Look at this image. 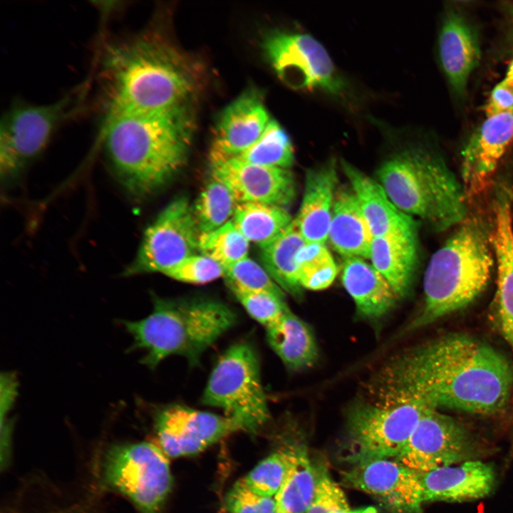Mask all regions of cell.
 Listing matches in <instances>:
<instances>
[{
    "instance_id": "cell-2",
    "label": "cell",
    "mask_w": 513,
    "mask_h": 513,
    "mask_svg": "<svg viewBox=\"0 0 513 513\" xmlns=\"http://www.w3.org/2000/svg\"><path fill=\"white\" fill-rule=\"evenodd\" d=\"M103 131L117 178L131 196L141 198L182 168L192 123L185 105L160 112L107 111Z\"/></svg>"
},
{
    "instance_id": "cell-13",
    "label": "cell",
    "mask_w": 513,
    "mask_h": 513,
    "mask_svg": "<svg viewBox=\"0 0 513 513\" xmlns=\"http://www.w3.org/2000/svg\"><path fill=\"white\" fill-rule=\"evenodd\" d=\"M476 445L471 434L454 418L430 408L395 458L418 473L472 460Z\"/></svg>"
},
{
    "instance_id": "cell-8",
    "label": "cell",
    "mask_w": 513,
    "mask_h": 513,
    "mask_svg": "<svg viewBox=\"0 0 513 513\" xmlns=\"http://www.w3.org/2000/svg\"><path fill=\"white\" fill-rule=\"evenodd\" d=\"M431 407L415 398L353 405L348 414L346 460L353 465L380 458L395 459Z\"/></svg>"
},
{
    "instance_id": "cell-28",
    "label": "cell",
    "mask_w": 513,
    "mask_h": 513,
    "mask_svg": "<svg viewBox=\"0 0 513 513\" xmlns=\"http://www.w3.org/2000/svg\"><path fill=\"white\" fill-rule=\"evenodd\" d=\"M288 468L275 496L277 513H308L317 484V468L309 459L306 445L289 440L284 445Z\"/></svg>"
},
{
    "instance_id": "cell-32",
    "label": "cell",
    "mask_w": 513,
    "mask_h": 513,
    "mask_svg": "<svg viewBox=\"0 0 513 513\" xmlns=\"http://www.w3.org/2000/svg\"><path fill=\"white\" fill-rule=\"evenodd\" d=\"M236 157L254 165L284 169H289L295 159L289 135L274 120H269L259 139Z\"/></svg>"
},
{
    "instance_id": "cell-17",
    "label": "cell",
    "mask_w": 513,
    "mask_h": 513,
    "mask_svg": "<svg viewBox=\"0 0 513 513\" xmlns=\"http://www.w3.org/2000/svg\"><path fill=\"white\" fill-rule=\"evenodd\" d=\"M513 142V112L487 117L462 151L466 195H478L489 185L499 162Z\"/></svg>"
},
{
    "instance_id": "cell-39",
    "label": "cell",
    "mask_w": 513,
    "mask_h": 513,
    "mask_svg": "<svg viewBox=\"0 0 513 513\" xmlns=\"http://www.w3.org/2000/svg\"><path fill=\"white\" fill-rule=\"evenodd\" d=\"M351 507L344 492L323 467L317 468V484L308 513H329L337 509Z\"/></svg>"
},
{
    "instance_id": "cell-40",
    "label": "cell",
    "mask_w": 513,
    "mask_h": 513,
    "mask_svg": "<svg viewBox=\"0 0 513 513\" xmlns=\"http://www.w3.org/2000/svg\"><path fill=\"white\" fill-rule=\"evenodd\" d=\"M225 506L229 513H277L275 497L256 494L237 482L229 490Z\"/></svg>"
},
{
    "instance_id": "cell-31",
    "label": "cell",
    "mask_w": 513,
    "mask_h": 513,
    "mask_svg": "<svg viewBox=\"0 0 513 513\" xmlns=\"http://www.w3.org/2000/svg\"><path fill=\"white\" fill-rule=\"evenodd\" d=\"M237 204L229 190L212 177L192 206L200 234L213 231L229 222Z\"/></svg>"
},
{
    "instance_id": "cell-21",
    "label": "cell",
    "mask_w": 513,
    "mask_h": 513,
    "mask_svg": "<svg viewBox=\"0 0 513 513\" xmlns=\"http://www.w3.org/2000/svg\"><path fill=\"white\" fill-rule=\"evenodd\" d=\"M341 167L373 237L417 234L413 218L397 207L379 182L345 160Z\"/></svg>"
},
{
    "instance_id": "cell-18",
    "label": "cell",
    "mask_w": 513,
    "mask_h": 513,
    "mask_svg": "<svg viewBox=\"0 0 513 513\" xmlns=\"http://www.w3.org/2000/svg\"><path fill=\"white\" fill-rule=\"evenodd\" d=\"M270 119L260 96L246 92L223 110L210 151L211 164L236 157L261 136Z\"/></svg>"
},
{
    "instance_id": "cell-34",
    "label": "cell",
    "mask_w": 513,
    "mask_h": 513,
    "mask_svg": "<svg viewBox=\"0 0 513 513\" xmlns=\"http://www.w3.org/2000/svg\"><path fill=\"white\" fill-rule=\"evenodd\" d=\"M249 244L231 219L218 229L200 234L198 251L225 269L247 257Z\"/></svg>"
},
{
    "instance_id": "cell-41",
    "label": "cell",
    "mask_w": 513,
    "mask_h": 513,
    "mask_svg": "<svg viewBox=\"0 0 513 513\" xmlns=\"http://www.w3.org/2000/svg\"><path fill=\"white\" fill-rule=\"evenodd\" d=\"M486 117L513 112V87L501 81L492 90L485 105Z\"/></svg>"
},
{
    "instance_id": "cell-20",
    "label": "cell",
    "mask_w": 513,
    "mask_h": 513,
    "mask_svg": "<svg viewBox=\"0 0 513 513\" xmlns=\"http://www.w3.org/2000/svg\"><path fill=\"white\" fill-rule=\"evenodd\" d=\"M511 195L502 190L494 204L491 233L497 268V311L502 333L513 351V223Z\"/></svg>"
},
{
    "instance_id": "cell-36",
    "label": "cell",
    "mask_w": 513,
    "mask_h": 513,
    "mask_svg": "<svg viewBox=\"0 0 513 513\" xmlns=\"http://www.w3.org/2000/svg\"><path fill=\"white\" fill-rule=\"evenodd\" d=\"M224 277L229 289L265 291L284 298L282 289L265 269L248 256L225 268Z\"/></svg>"
},
{
    "instance_id": "cell-38",
    "label": "cell",
    "mask_w": 513,
    "mask_h": 513,
    "mask_svg": "<svg viewBox=\"0 0 513 513\" xmlns=\"http://www.w3.org/2000/svg\"><path fill=\"white\" fill-rule=\"evenodd\" d=\"M165 275L182 282L203 284L224 275V269L202 254L190 256L167 271Z\"/></svg>"
},
{
    "instance_id": "cell-4",
    "label": "cell",
    "mask_w": 513,
    "mask_h": 513,
    "mask_svg": "<svg viewBox=\"0 0 513 513\" xmlns=\"http://www.w3.org/2000/svg\"><path fill=\"white\" fill-rule=\"evenodd\" d=\"M237 321L234 310L216 300L155 296L153 309L147 317L122 323L133 337L130 350L143 351L141 363L154 369L172 356L198 364L202 355Z\"/></svg>"
},
{
    "instance_id": "cell-7",
    "label": "cell",
    "mask_w": 513,
    "mask_h": 513,
    "mask_svg": "<svg viewBox=\"0 0 513 513\" xmlns=\"http://www.w3.org/2000/svg\"><path fill=\"white\" fill-rule=\"evenodd\" d=\"M208 406L222 410L240 430L254 433L270 418L257 355L250 344L237 343L219 358L202 397Z\"/></svg>"
},
{
    "instance_id": "cell-42",
    "label": "cell",
    "mask_w": 513,
    "mask_h": 513,
    "mask_svg": "<svg viewBox=\"0 0 513 513\" xmlns=\"http://www.w3.org/2000/svg\"><path fill=\"white\" fill-rule=\"evenodd\" d=\"M329 513H377L376 509L373 507H367L359 509H351V507L337 509Z\"/></svg>"
},
{
    "instance_id": "cell-1",
    "label": "cell",
    "mask_w": 513,
    "mask_h": 513,
    "mask_svg": "<svg viewBox=\"0 0 513 513\" xmlns=\"http://www.w3.org/2000/svg\"><path fill=\"white\" fill-rule=\"evenodd\" d=\"M513 370L496 349L472 336L449 334L403 353L379 375L378 401L415 398L429 405L491 415L507 405Z\"/></svg>"
},
{
    "instance_id": "cell-19",
    "label": "cell",
    "mask_w": 513,
    "mask_h": 513,
    "mask_svg": "<svg viewBox=\"0 0 513 513\" xmlns=\"http://www.w3.org/2000/svg\"><path fill=\"white\" fill-rule=\"evenodd\" d=\"M418 474L423 502L481 499L493 490L496 480L489 464L475 460Z\"/></svg>"
},
{
    "instance_id": "cell-37",
    "label": "cell",
    "mask_w": 513,
    "mask_h": 513,
    "mask_svg": "<svg viewBox=\"0 0 513 513\" xmlns=\"http://www.w3.org/2000/svg\"><path fill=\"white\" fill-rule=\"evenodd\" d=\"M230 290L250 316L265 327L277 320L289 308L284 298L271 293L237 288Z\"/></svg>"
},
{
    "instance_id": "cell-26",
    "label": "cell",
    "mask_w": 513,
    "mask_h": 513,
    "mask_svg": "<svg viewBox=\"0 0 513 513\" xmlns=\"http://www.w3.org/2000/svg\"><path fill=\"white\" fill-rule=\"evenodd\" d=\"M417 234H392L373 238L371 264L386 279L399 296L411 285L418 259Z\"/></svg>"
},
{
    "instance_id": "cell-35",
    "label": "cell",
    "mask_w": 513,
    "mask_h": 513,
    "mask_svg": "<svg viewBox=\"0 0 513 513\" xmlns=\"http://www.w3.org/2000/svg\"><path fill=\"white\" fill-rule=\"evenodd\" d=\"M287 468L288 454L284 447L263 459L237 482L259 495L275 497Z\"/></svg>"
},
{
    "instance_id": "cell-27",
    "label": "cell",
    "mask_w": 513,
    "mask_h": 513,
    "mask_svg": "<svg viewBox=\"0 0 513 513\" xmlns=\"http://www.w3.org/2000/svg\"><path fill=\"white\" fill-rule=\"evenodd\" d=\"M265 328L269 346L289 369L308 368L317 361L318 346L311 329L289 308Z\"/></svg>"
},
{
    "instance_id": "cell-5",
    "label": "cell",
    "mask_w": 513,
    "mask_h": 513,
    "mask_svg": "<svg viewBox=\"0 0 513 513\" xmlns=\"http://www.w3.org/2000/svg\"><path fill=\"white\" fill-rule=\"evenodd\" d=\"M491 234L478 219H465L432 256L425 272V302L413 331L458 311L485 289L493 266Z\"/></svg>"
},
{
    "instance_id": "cell-22",
    "label": "cell",
    "mask_w": 513,
    "mask_h": 513,
    "mask_svg": "<svg viewBox=\"0 0 513 513\" xmlns=\"http://www.w3.org/2000/svg\"><path fill=\"white\" fill-rule=\"evenodd\" d=\"M337 184L333 159L307 170L301 204L294 219L306 242L325 244L328 240Z\"/></svg>"
},
{
    "instance_id": "cell-30",
    "label": "cell",
    "mask_w": 513,
    "mask_h": 513,
    "mask_svg": "<svg viewBox=\"0 0 513 513\" xmlns=\"http://www.w3.org/2000/svg\"><path fill=\"white\" fill-rule=\"evenodd\" d=\"M237 229L261 248L269 244L293 222L285 207L261 203L242 202L232 219Z\"/></svg>"
},
{
    "instance_id": "cell-14",
    "label": "cell",
    "mask_w": 513,
    "mask_h": 513,
    "mask_svg": "<svg viewBox=\"0 0 513 513\" xmlns=\"http://www.w3.org/2000/svg\"><path fill=\"white\" fill-rule=\"evenodd\" d=\"M157 445L168 457L200 453L239 430L225 415L172 405L159 412L155 418Z\"/></svg>"
},
{
    "instance_id": "cell-43",
    "label": "cell",
    "mask_w": 513,
    "mask_h": 513,
    "mask_svg": "<svg viewBox=\"0 0 513 513\" xmlns=\"http://www.w3.org/2000/svg\"><path fill=\"white\" fill-rule=\"evenodd\" d=\"M508 85L513 87V59L509 63L505 76L503 79Z\"/></svg>"
},
{
    "instance_id": "cell-11",
    "label": "cell",
    "mask_w": 513,
    "mask_h": 513,
    "mask_svg": "<svg viewBox=\"0 0 513 513\" xmlns=\"http://www.w3.org/2000/svg\"><path fill=\"white\" fill-rule=\"evenodd\" d=\"M200 232L185 197L172 200L148 225L123 275L165 274L198 250Z\"/></svg>"
},
{
    "instance_id": "cell-6",
    "label": "cell",
    "mask_w": 513,
    "mask_h": 513,
    "mask_svg": "<svg viewBox=\"0 0 513 513\" xmlns=\"http://www.w3.org/2000/svg\"><path fill=\"white\" fill-rule=\"evenodd\" d=\"M378 182L403 212L436 231L462 222L466 193L445 164L421 148L404 149L382 163Z\"/></svg>"
},
{
    "instance_id": "cell-12",
    "label": "cell",
    "mask_w": 513,
    "mask_h": 513,
    "mask_svg": "<svg viewBox=\"0 0 513 513\" xmlns=\"http://www.w3.org/2000/svg\"><path fill=\"white\" fill-rule=\"evenodd\" d=\"M264 51L274 71L295 89H320L340 95L345 84L326 48L307 33L276 31L268 35Z\"/></svg>"
},
{
    "instance_id": "cell-10",
    "label": "cell",
    "mask_w": 513,
    "mask_h": 513,
    "mask_svg": "<svg viewBox=\"0 0 513 513\" xmlns=\"http://www.w3.org/2000/svg\"><path fill=\"white\" fill-rule=\"evenodd\" d=\"M76 97L73 93L46 104L17 103L6 111L0 126L1 179L16 176L44 150L76 108Z\"/></svg>"
},
{
    "instance_id": "cell-9",
    "label": "cell",
    "mask_w": 513,
    "mask_h": 513,
    "mask_svg": "<svg viewBox=\"0 0 513 513\" xmlns=\"http://www.w3.org/2000/svg\"><path fill=\"white\" fill-rule=\"evenodd\" d=\"M101 477L140 513H161L172 484L169 457L150 442L110 447L103 458Z\"/></svg>"
},
{
    "instance_id": "cell-33",
    "label": "cell",
    "mask_w": 513,
    "mask_h": 513,
    "mask_svg": "<svg viewBox=\"0 0 513 513\" xmlns=\"http://www.w3.org/2000/svg\"><path fill=\"white\" fill-rule=\"evenodd\" d=\"M296 262L302 289H325L332 284L338 272L337 264L325 244L306 242L297 252Z\"/></svg>"
},
{
    "instance_id": "cell-3",
    "label": "cell",
    "mask_w": 513,
    "mask_h": 513,
    "mask_svg": "<svg viewBox=\"0 0 513 513\" xmlns=\"http://www.w3.org/2000/svg\"><path fill=\"white\" fill-rule=\"evenodd\" d=\"M102 74L107 111L160 112L185 105L196 83L188 59L155 34L110 46Z\"/></svg>"
},
{
    "instance_id": "cell-16",
    "label": "cell",
    "mask_w": 513,
    "mask_h": 513,
    "mask_svg": "<svg viewBox=\"0 0 513 513\" xmlns=\"http://www.w3.org/2000/svg\"><path fill=\"white\" fill-rule=\"evenodd\" d=\"M212 176L222 182L236 201L284 207L295 199L296 183L289 169L270 167L237 157L211 164Z\"/></svg>"
},
{
    "instance_id": "cell-25",
    "label": "cell",
    "mask_w": 513,
    "mask_h": 513,
    "mask_svg": "<svg viewBox=\"0 0 513 513\" xmlns=\"http://www.w3.org/2000/svg\"><path fill=\"white\" fill-rule=\"evenodd\" d=\"M442 66L457 92H462L480 60V48L473 31L459 15L450 14L442 24L439 38Z\"/></svg>"
},
{
    "instance_id": "cell-23",
    "label": "cell",
    "mask_w": 513,
    "mask_h": 513,
    "mask_svg": "<svg viewBox=\"0 0 513 513\" xmlns=\"http://www.w3.org/2000/svg\"><path fill=\"white\" fill-rule=\"evenodd\" d=\"M341 280L358 314L367 318L382 317L400 297L386 279L360 257H344Z\"/></svg>"
},
{
    "instance_id": "cell-15",
    "label": "cell",
    "mask_w": 513,
    "mask_h": 513,
    "mask_svg": "<svg viewBox=\"0 0 513 513\" xmlns=\"http://www.w3.org/2000/svg\"><path fill=\"white\" fill-rule=\"evenodd\" d=\"M348 487L376 497L393 513H421L419 474L392 458H380L353 464L341 472Z\"/></svg>"
},
{
    "instance_id": "cell-24",
    "label": "cell",
    "mask_w": 513,
    "mask_h": 513,
    "mask_svg": "<svg viewBox=\"0 0 513 513\" xmlns=\"http://www.w3.org/2000/svg\"><path fill=\"white\" fill-rule=\"evenodd\" d=\"M373 235L352 189H337L328 240L343 257L370 259Z\"/></svg>"
},
{
    "instance_id": "cell-29",
    "label": "cell",
    "mask_w": 513,
    "mask_h": 513,
    "mask_svg": "<svg viewBox=\"0 0 513 513\" xmlns=\"http://www.w3.org/2000/svg\"><path fill=\"white\" fill-rule=\"evenodd\" d=\"M306 242L294 220L276 239L261 249L263 266L283 290L299 296L302 287L299 281L296 256Z\"/></svg>"
}]
</instances>
